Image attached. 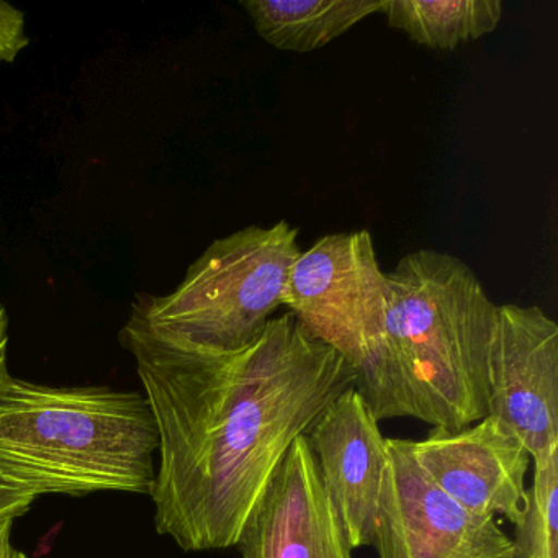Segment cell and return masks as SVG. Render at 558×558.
<instances>
[{
    "mask_svg": "<svg viewBox=\"0 0 558 558\" xmlns=\"http://www.w3.org/2000/svg\"><path fill=\"white\" fill-rule=\"evenodd\" d=\"M372 545L378 558L512 557V541L496 519L473 514L442 492L408 439H387Z\"/></svg>",
    "mask_w": 558,
    "mask_h": 558,
    "instance_id": "cell-6",
    "label": "cell"
},
{
    "mask_svg": "<svg viewBox=\"0 0 558 558\" xmlns=\"http://www.w3.org/2000/svg\"><path fill=\"white\" fill-rule=\"evenodd\" d=\"M388 25L433 50H456L498 28L501 0H385Z\"/></svg>",
    "mask_w": 558,
    "mask_h": 558,
    "instance_id": "cell-12",
    "label": "cell"
},
{
    "mask_svg": "<svg viewBox=\"0 0 558 558\" xmlns=\"http://www.w3.org/2000/svg\"><path fill=\"white\" fill-rule=\"evenodd\" d=\"M511 541V558H558V452L535 466Z\"/></svg>",
    "mask_w": 558,
    "mask_h": 558,
    "instance_id": "cell-13",
    "label": "cell"
},
{
    "mask_svg": "<svg viewBox=\"0 0 558 558\" xmlns=\"http://www.w3.org/2000/svg\"><path fill=\"white\" fill-rule=\"evenodd\" d=\"M408 442L421 469L460 506L519 524L531 457L495 417L460 430L433 427L423 440Z\"/></svg>",
    "mask_w": 558,
    "mask_h": 558,
    "instance_id": "cell-8",
    "label": "cell"
},
{
    "mask_svg": "<svg viewBox=\"0 0 558 558\" xmlns=\"http://www.w3.org/2000/svg\"><path fill=\"white\" fill-rule=\"evenodd\" d=\"M28 45L24 12L0 0V61L14 63Z\"/></svg>",
    "mask_w": 558,
    "mask_h": 558,
    "instance_id": "cell-14",
    "label": "cell"
},
{
    "mask_svg": "<svg viewBox=\"0 0 558 558\" xmlns=\"http://www.w3.org/2000/svg\"><path fill=\"white\" fill-rule=\"evenodd\" d=\"M388 277L384 341L355 390L380 423L460 430L488 416L486 365L498 306L459 257L408 254Z\"/></svg>",
    "mask_w": 558,
    "mask_h": 558,
    "instance_id": "cell-2",
    "label": "cell"
},
{
    "mask_svg": "<svg viewBox=\"0 0 558 558\" xmlns=\"http://www.w3.org/2000/svg\"><path fill=\"white\" fill-rule=\"evenodd\" d=\"M299 230L282 220L214 241L165 296L143 295L132 313L149 328L221 352L259 339L283 305L299 254Z\"/></svg>",
    "mask_w": 558,
    "mask_h": 558,
    "instance_id": "cell-4",
    "label": "cell"
},
{
    "mask_svg": "<svg viewBox=\"0 0 558 558\" xmlns=\"http://www.w3.org/2000/svg\"><path fill=\"white\" fill-rule=\"evenodd\" d=\"M283 306L361 378L384 341L388 277L367 230L326 234L293 263Z\"/></svg>",
    "mask_w": 558,
    "mask_h": 558,
    "instance_id": "cell-5",
    "label": "cell"
},
{
    "mask_svg": "<svg viewBox=\"0 0 558 558\" xmlns=\"http://www.w3.org/2000/svg\"><path fill=\"white\" fill-rule=\"evenodd\" d=\"M15 519L0 521V558H9L12 548V531H14Z\"/></svg>",
    "mask_w": 558,
    "mask_h": 558,
    "instance_id": "cell-17",
    "label": "cell"
},
{
    "mask_svg": "<svg viewBox=\"0 0 558 558\" xmlns=\"http://www.w3.org/2000/svg\"><path fill=\"white\" fill-rule=\"evenodd\" d=\"M159 437L155 524L182 550L236 547L287 452L355 375L292 313L236 352L149 328L120 331Z\"/></svg>",
    "mask_w": 558,
    "mask_h": 558,
    "instance_id": "cell-1",
    "label": "cell"
},
{
    "mask_svg": "<svg viewBox=\"0 0 558 558\" xmlns=\"http://www.w3.org/2000/svg\"><path fill=\"white\" fill-rule=\"evenodd\" d=\"M9 316L4 306L0 303V393L8 387L12 375L9 372Z\"/></svg>",
    "mask_w": 558,
    "mask_h": 558,
    "instance_id": "cell-16",
    "label": "cell"
},
{
    "mask_svg": "<svg viewBox=\"0 0 558 558\" xmlns=\"http://www.w3.org/2000/svg\"><path fill=\"white\" fill-rule=\"evenodd\" d=\"M35 496L0 473V521L17 519L31 511Z\"/></svg>",
    "mask_w": 558,
    "mask_h": 558,
    "instance_id": "cell-15",
    "label": "cell"
},
{
    "mask_svg": "<svg viewBox=\"0 0 558 558\" xmlns=\"http://www.w3.org/2000/svg\"><path fill=\"white\" fill-rule=\"evenodd\" d=\"M488 416L542 466L558 452V326L538 306H498L486 365Z\"/></svg>",
    "mask_w": 558,
    "mask_h": 558,
    "instance_id": "cell-7",
    "label": "cell"
},
{
    "mask_svg": "<svg viewBox=\"0 0 558 558\" xmlns=\"http://www.w3.org/2000/svg\"><path fill=\"white\" fill-rule=\"evenodd\" d=\"M305 437L349 545L352 550L368 547L374 542L387 437L367 401L349 387L326 407Z\"/></svg>",
    "mask_w": 558,
    "mask_h": 558,
    "instance_id": "cell-9",
    "label": "cell"
},
{
    "mask_svg": "<svg viewBox=\"0 0 558 558\" xmlns=\"http://www.w3.org/2000/svg\"><path fill=\"white\" fill-rule=\"evenodd\" d=\"M9 558H31L27 554H24V551L17 550V548H12L11 555H9Z\"/></svg>",
    "mask_w": 558,
    "mask_h": 558,
    "instance_id": "cell-18",
    "label": "cell"
},
{
    "mask_svg": "<svg viewBox=\"0 0 558 558\" xmlns=\"http://www.w3.org/2000/svg\"><path fill=\"white\" fill-rule=\"evenodd\" d=\"M385 0H244L241 2L266 44L280 51L312 53L372 14Z\"/></svg>",
    "mask_w": 558,
    "mask_h": 558,
    "instance_id": "cell-11",
    "label": "cell"
},
{
    "mask_svg": "<svg viewBox=\"0 0 558 558\" xmlns=\"http://www.w3.org/2000/svg\"><path fill=\"white\" fill-rule=\"evenodd\" d=\"M159 437L140 391L12 377L0 393V473L41 495L151 496Z\"/></svg>",
    "mask_w": 558,
    "mask_h": 558,
    "instance_id": "cell-3",
    "label": "cell"
},
{
    "mask_svg": "<svg viewBox=\"0 0 558 558\" xmlns=\"http://www.w3.org/2000/svg\"><path fill=\"white\" fill-rule=\"evenodd\" d=\"M236 547L241 558H354L305 436L290 447Z\"/></svg>",
    "mask_w": 558,
    "mask_h": 558,
    "instance_id": "cell-10",
    "label": "cell"
}]
</instances>
